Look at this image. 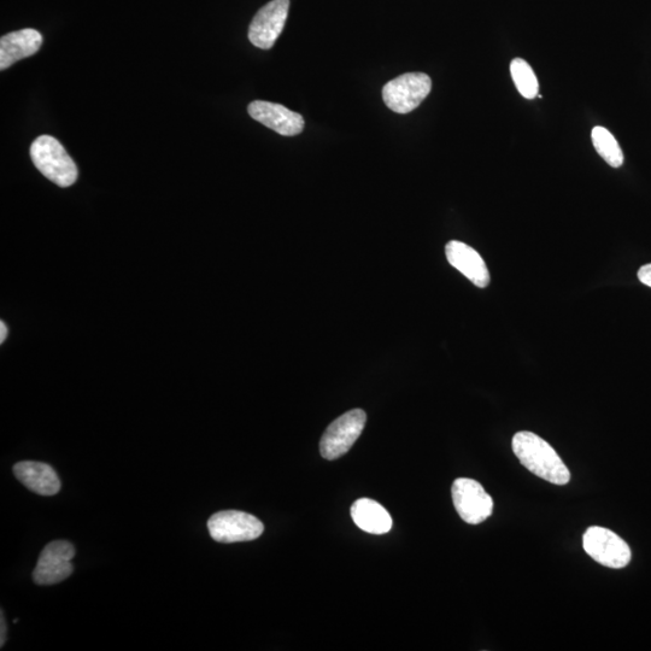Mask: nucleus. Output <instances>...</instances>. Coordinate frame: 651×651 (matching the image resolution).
Segmentation results:
<instances>
[{"instance_id":"obj_1","label":"nucleus","mask_w":651,"mask_h":651,"mask_svg":"<svg viewBox=\"0 0 651 651\" xmlns=\"http://www.w3.org/2000/svg\"><path fill=\"white\" fill-rule=\"evenodd\" d=\"M521 465L537 477L555 485L570 483L571 473L559 454L543 438L532 432H518L512 443Z\"/></svg>"},{"instance_id":"obj_2","label":"nucleus","mask_w":651,"mask_h":651,"mask_svg":"<svg viewBox=\"0 0 651 651\" xmlns=\"http://www.w3.org/2000/svg\"><path fill=\"white\" fill-rule=\"evenodd\" d=\"M34 166L46 179L60 187H69L78 180V167L57 139L41 136L31 146Z\"/></svg>"},{"instance_id":"obj_3","label":"nucleus","mask_w":651,"mask_h":651,"mask_svg":"<svg viewBox=\"0 0 651 651\" xmlns=\"http://www.w3.org/2000/svg\"><path fill=\"white\" fill-rule=\"evenodd\" d=\"M366 421L367 415L362 409L350 410L333 421L321 438V456L333 461L348 453L365 430Z\"/></svg>"},{"instance_id":"obj_4","label":"nucleus","mask_w":651,"mask_h":651,"mask_svg":"<svg viewBox=\"0 0 651 651\" xmlns=\"http://www.w3.org/2000/svg\"><path fill=\"white\" fill-rule=\"evenodd\" d=\"M432 90V80L424 73H407L387 82L384 102L397 114H408L425 101Z\"/></svg>"},{"instance_id":"obj_5","label":"nucleus","mask_w":651,"mask_h":651,"mask_svg":"<svg viewBox=\"0 0 651 651\" xmlns=\"http://www.w3.org/2000/svg\"><path fill=\"white\" fill-rule=\"evenodd\" d=\"M211 538L219 543L255 541L261 537L265 526L256 516L239 510H222L208 521Z\"/></svg>"},{"instance_id":"obj_6","label":"nucleus","mask_w":651,"mask_h":651,"mask_svg":"<svg viewBox=\"0 0 651 651\" xmlns=\"http://www.w3.org/2000/svg\"><path fill=\"white\" fill-rule=\"evenodd\" d=\"M583 545L586 554L604 567L620 570L629 565L631 549L623 538L600 526L589 527L584 533Z\"/></svg>"},{"instance_id":"obj_7","label":"nucleus","mask_w":651,"mask_h":651,"mask_svg":"<svg viewBox=\"0 0 651 651\" xmlns=\"http://www.w3.org/2000/svg\"><path fill=\"white\" fill-rule=\"evenodd\" d=\"M456 512L469 525H479L489 519L494 510V500L482 484L473 479H456L451 489Z\"/></svg>"},{"instance_id":"obj_8","label":"nucleus","mask_w":651,"mask_h":651,"mask_svg":"<svg viewBox=\"0 0 651 651\" xmlns=\"http://www.w3.org/2000/svg\"><path fill=\"white\" fill-rule=\"evenodd\" d=\"M75 548L67 541L51 542L41 551L33 580L38 585H54L63 582L74 571L72 560Z\"/></svg>"},{"instance_id":"obj_9","label":"nucleus","mask_w":651,"mask_h":651,"mask_svg":"<svg viewBox=\"0 0 651 651\" xmlns=\"http://www.w3.org/2000/svg\"><path fill=\"white\" fill-rule=\"evenodd\" d=\"M290 0H272L255 15L249 28L252 45L262 50L273 48L289 15Z\"/></svg>"},{"instance_id":"obj_10","label":"nucleus","mask_w":651,"mask_h":651,"mask_svg":"<svg viewBox=\"0 0 651 651\" xmlns=\"http://www.w3.org/2000/svg\"><path fill=\"white\" fill-rule=\"evenodd\" d=\"M249 114L252 119L262 123L273 131L285 137L297 136L302 133L304 119L284 105L265 101H255L249 105Z\"/></svg>"},{"instance_id":"obj_11","label":"nucleus","mask_w":651,"mask_h":651,"mask_svg":"<svg viewBox=\"0 0 651 651\" xmlns=\"http://www.w3.org/2000/svg\"><path fill=\"white\" fill-rule=\"evenodd\" d=\"M445 255L451 266L471 280L475 286L484 287L490 284V273L483 257L471 246L453 240L445 246Z\"/></svg>"},{"instance_id":"obj_12","label":"nucleus","mask_w":651,"mask_h":651,"mask_svg":"<svg viewBox=\"0 0 651 651\" xmlns=\"http://www.w3.org/2000/svg\"><path fill=\"white\" fill-rule=\"evenodd\" d=\"M41 45L43 35L32 28L3 35L0 39V69H8L23 58L37 54Z\"/></svg>"},{"instance_id":"obj_13","label":"nucleus","mask_w":651,"mask_h":651,"mask_svg":"<svg viewBox=\"0 0 651 651\" xmlns=\"http://www.w3.org/2000/svg\"><path fill=\"white\" fill-rule=\"evenodd\" d=\"M14 474L27 489L41 496H54L61 490L55 469L46 463L22 461L14 466Z\"/></svg>"},{"instance_id":"obj_14","label":"nucleus","mask_w":651,"mask_h":651,"mask_svg":"<svg viewBox=\"0 0 651 651\" xmlns=\"http://www.w3.org/2000/svg\"><path fill=\"white\" fill-rule=\"evenodd\" d=\"M351 518L357 527L372 535H385L392 529V518L389 512L378 502L369 498H360L351 507Z\"/></svg>"},{"instance_id":"obj_15","label":"nucleus","mask_w":651,"mask_h":651,"mask_svg":"<svg viewBox=\"0 0 651 651\" xmlns=\"http://www.w3.org/2000/svg\"><path fill=\"white\" fill-rule=\"evenodd\" d=\"M592 144L604 161L613 168H620L624 163V154L618 140L607 128L597 126L591 132Z\"/></svg>"},{"instance_id":"obj_16","label":"nucleus","mask_w":651,"mask_h":651,"mask_svg":"<svg viewBox=\"0 0 651 651\" xmlns=\"http://www.w3.org/2000/svg\"><path fill=\"white\" fill-rule=\"evenodd\" d=\"M510 74L520 95L526 99H535L539 93V82L532 67L523 58H515L510 63Z\"/></svg>"},{"instance_id":"obj_17","label":"nucleus","mask_w":651,"mask_h":651,"mask_svg":"<svg viewBox=\"0 0 651 651\" xmlns=\"http://www.w3.org/2000/svg\"><path fill=\"white\" fill-rule=\"evenodd\" d=\"M638 279L645 286L651 287V263L639 269Z\"/></svg>"},{"instance_id":"obj_18","label":"nucleus","mask_w":651,"mask_h":651,"mask_svg":"<svg viewBox=\"0 0 651 651\" xmlns=\"http://www.w3.org/2000/svg\"><path fill=\"white\" fill-rule=\"evenodd\" d=\"M0 623H2V633H0V647H4L5 641H7V624H5V618H4V613L2 612V619H0Z\"/></svg>"},{"instance_id":"obj_19","label":"nucleus","mask_w":651,"mask_h":651,"mask_svg":"<svg viewBox=\"0 0 651 651\" xmlns=\"http://www.w3.org/2000/svg\"><path fill=\"white\" fill-rule=\"evenodd\" d=\"M7 325L4 324V322H0V343H4V340L7 339Z\"/></svg>"}]
</instances>
